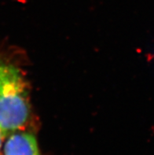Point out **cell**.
Here are the masks:
<instances>
[{
    "label": "cell",
    "instance_id": "obj_3",
    "mask_svg": "<svg viewBox=\"0 0 154 155\" xmlns=\"http://www.w3.org/2000/svg\"><path fill=\"white\" fill-rule=\"evenodd\" d=\"M4 138L5 137H4L3 134H2L1 129H0V149H1V147H2V141H3Z\"/></svg>",
    "mask_w": 154,
    "mask_h": 155
},
{
    "label": "cell",
    "instance_id": "obj_2",
    "mask_svg": "<svg viewBox=\"0 0 154 155\" xmlns=\"http://www.w3.org/2000/svg\"><path fill=\"white\" fill-rule=\"evenodd\" d=\"M4 155H40L36 138L29 132L18 131L7 136Z\"/></svg>",
    "mask_w": 154,
    "mask_h": 155
},
{
    "label": "cell",
    "instance_id": "obj_1",
    "mask_svg": "<svg viewBox=\"0 0 154 155\" xmlns=\"http://www.w3.org/2000/svg\"><path fill=\"white\" fill-rule=\"evenodd\" d=\"M30 114L29 94L21 71L0 58V129L4 137L21 131Z\"/></svg>",
    "mask_w": 154,
    "mask_h": 155
}]
</instances>
